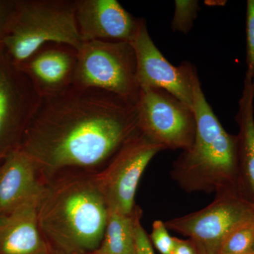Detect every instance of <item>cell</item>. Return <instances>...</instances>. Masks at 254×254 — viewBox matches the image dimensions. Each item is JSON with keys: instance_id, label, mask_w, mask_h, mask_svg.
Returning a JSON list of instances; mask_svg holds the SVG:
<instances>
[{"instance_id": "1", "label": "cell", "mask_w": 254, "mask_h": 254, "mask_svg": "<svg viewBox=\"0 0 254 254\" xmlns=\"http://www.w3.org/2000/svg\"><path fill=\"white\" fill-rule=\"evenodd\" d=\"M140 133L137 103L72 86L41 98L19 148L46 182L66 172H98Z\"/></svg>"}, {"instance_id": "2", "label": "cell", "mask_w": 254, "mask_h": 254, "mask_svg": "<svg viewBox=\"0 0 254 254\" xmlns=\"http://www.w3.org/2000/svg\"><path fill=\"white\" fill-rule=\"evenodd\" d=\"M95 172H66L46 182L38 204L40 230L58 254L93 253L104 235L108 208Z\"/></svg>"}, {"instance_id": "3", "label": "cell", "mask_w": 254, "mask_h": 254, "mask_svg": "<svg viewBox=\"0 0 254 254\" xmlns=\"http://www.w3.org/2000/svg\"><path fill=\"white\" fill-rule=\"evenodd\" d=\"M192 109L196 123L194 142L175 160L172 178L189 193L239 192L237 138L225 131L213 113L198 73L193 78Z\"/></svg>"}, {"instance_id": "4", "label": "cell", "mask_w": 254, "mask_h": 254, "mask_svg": "<svg viewBox=\"0 0 254 254\" xmlns=\"http://www.w3.org/2000/svg\"><path fill=\"white\" fill-rule=\"evenodd\" d=\"M76 21V0H15L3 48L16 66L48 43L79 50L83 44Z\"/></svg>"}, {"instance_id": "5", "label": "cell", "mask_w": 254, "mask_h": 254, "mask_svg": "<svg viewBox=\"0 0 254 254\" xmlns=\"http://www.w3.org/2000/svg\"><path fill=\"white\" fill-rule=\"evenodd\" d=\"M73 86L104 90L137 103L136 58L128 42H83L77 53Z\"/></svg>"}, {"instance_id": "6", "label": "cell", "mask_w": 254, "mask_h": 254, "mask_svg": "<svg viewBox=\"0 0 254 254\" xmlns=\"http://www.w3.org/2000/svg\"><path fill=\"white\" fill-rule=\"evenodd\" d=\"M253 218L252 203L230 190L215 194V200L198 211L164 223L168 230L190 237L197 253L218 254L230 232Z\"/></svg>"}, {"instance_id": "7", "label": "cell", "mask_w": 254, "mask_h": 254, "mask_svg": "<svg viewBox=\"0 0 254 254\" xmlns=\"http://www.w3.org/2000/svg\"><path fill=\"white\" fill-rule=\"evenodd\" d=\"M138 127L147 138L164 149L182 151L194 142V113L171 93L161 88H143L137 102Z\"/></svg>"}, {"instance_id": "8", "label": "cell", "mask_w": 254, "mask_h": 254, "mask_svg": "<svg viewBox=\"0 0 254 254\" xmlns=\"http://www.w3.org/2000/svg\"><path fill=\"white\" fill-rule=\"evenodd\" d=\"M164 150L141 133L95 173L108 210L125 215L133 213L137 187L143 172L155 155Z\"/></svg>"}, {"instance_id": "9", "label": "cell", "mask_w": 254, "mask_h": 254, "mask_svg": "<svg viewBox=\"0 0 254 254\" xmlns=\"http://www.w3.org/2000/svg\"><path fill=\"white\" fill-rule=\"evenodd\" d=\"M39 95L25 73L0 48V162L19 148L39 104Z\"/></svg>"}, {"instance_id": "10", "label": "cell", "mask_w": 254, "mask_h": 254, "mask_svg": "<svg viewBox=\"0 0 254 254\" xmlns=\"http://www.w3.org/2000/svg\"><path fill=\"white\" fill-rule=\"evenodd\" d=\"M131 44L136 54L140 88H161L192 108L193 78L197 73L195 66L189 62L178 66L172 64L155 46L143 18H139Z\"/></svg>"}, {"instance_id": "11", "label": "cell", "mask_w": 254, "mask_h": 254, "mask_svg": "<svg viewBox=\"0 0 254 254\" xmlns=\"http://www.w3.org/2000/svg\"><path fill=\"white\" fill-rule=\"evenodd\" d=\"M139 18L116 0H76V21L83 42H128L136 36Z\"/></svg>"}, {"instance_id": "12", "label": "cell", "mask_w": 254, "mask_h": 254, "mask_svg": "<svg viewBox=\"0 0 254 254\" xmlns=\"http://www.w3.org/2000/svg\"><path fill=\"white\" fill-rule=\"evenodd\" d=\"M77 53L67 45L48 43L17 66L40 98L53 96L73 86Z\"/></svg>"}, {"instance_id": "13", "label": "cell", "mask_w": 254, "mask_h": 254, "mask_svg": "<svg viewBox=\"0 0 254 254\" xmlns=\"http://www.w3.org/2000/svg\"><path fill=\"white\" fill-rule=\"evenodd\" d=\"M46 182L34 160L18 148L0 162V217L41 198Z\"/></svg>"}, {"instance_id": "14", "label": "cell", "mask_w": 254, "mask_h": 254, "mask_svg": "<svg viewBox=\"0 0 254 254\" xmlns=\"http://www.w3.org/2000/svg\"><path fill=\"white\" fill-rule=\"evenodd\" d=\"M39 199L0 217V254H52L38 225Z\"/></svg>"}, {"instance_id": "15", "label": "cell", "mask_w": 254, "mask_h": 254, "mask_svg": "<svg viewBox=\"0 0 254 254\" xmlns=\"http://www.w3.org/2000/svg\"><path fill=\"white\" fill-rule=\"evenodd\" d=\"M254 80L246 76L242 98L239 102L237 122L238 190L245 187L254 203Z\"/></svg>"}, {"instance_id": "16", "label": "cell", "mask_w": 254, "mask_h": 254, "mask_svg": "<svg viewBox=\"0 0 254 254\" xmlns=\"http://www.w3.org/2000/svg\"><path fill=\"white\" fill-rule=\"evenodd\" d=\"M139 208L131 215L108 210L101 243L94 254H135V221Z\"/></svg>"}, {"instance_id": "17", "label": "cell", "mask_w": 254, "mask_h": 254, "mask_svg": "<svg viewBox=\"0 0 254 254\" xmlns=\"http://www.w3.org/2000/svg\"><path fill=\"white\" fill-rule=\"evenodd\" d=\"M254 244V218L232 230L224 241L218 254H252Z\"/></svg>"}, {"instance_id": "18", "label": "cell", "mask_w": 254, "mask_h": 254, "mask_svg": "<svg viewBox=\"0 0 254 254\" xmlns=\"http://www.w3.org/2000/svg\"><path fill=\"white\" fill-rule=\"evenodd\" d=\"M200 9L199 1L197 0H176L171 23L173 31L188 33L193 27Z\"/></svg>"}, {"instance_id": "19", "label": "cell", "mask_w": 254, "mask_h": 254, "mask_svg": "<svg viewBox=\"0 0 254 254\" xmlns=\"http://www.w3.org/2000/svg\"><path fill=\"white\" fill-rule=\"evenodd\" d=\"M247 64L246 76L254 80V0L247 4Z\"/></svg>"}, {"instance_id": "20", "label": "cell", "mask_w": 254, "mask_h": 254, "mask_svg": "<svg viewBox=\"0 0 254 254\" xmlns=\"http://www.w3.org/2000/svg\"><path fill=\"white\" fill-rule=\"evenodd\" d=\"M150 242L161 254H172L174 248V237H170L165 223L161 220L153 222L150 234Z\"/></svg>"}, {"instance_id": "21", "label": "cell", "mask_w": 254, "mask_h": 254, "mask_svg": "<svg viewBox=\"0 0 254 254\" xmlns=\"http://www.w3.org/2000/svg\"><path fill=\"white\" fill-rule=\"evenodd\" d=\"M141 215L139 208L135 221V254H155L150 238L141 225Z\"/></svg>"}, {"instance_id": "22", "label": "cell", "mask_w": 254, "mask_h": 254, "mask_svg": "<svg viewBox=\"0 0 254 254\" xmlns=\"http://www.w3.org/2000/svg\"><path fill=\"white\" fill-rule=\"evenodd\" d=\"M14 7L15 0H0V48L3 46Z\"/></svg>"}, {"instance_id": "23", "label": "cell", "mask_w": 254, "mask_h": 254, "mask_svg": "<svg viewBox=\"0 0 254 254\" xmlns=\"http://www.w3.org/2000/svg\"><path fill=\"white\" fill-rule=\"evenodd\" d=\"M172 254H197V252L190 240L174 237V248Z\"/></svg>"}, {"instance_id": "24", "label": "cell", "mask_w": 254, "mask_h": 254, "mask_svg": "<svg viewBox=\"0 0 254 254\" xmlns=\"http://www.w3.org/2000/svg\"><path fill=\"white\" fill-rule=\"evenodd\" d=\"M252 254H254V244L253 246V248H252Z\"/></svg>"}, {"instance_id": "25", "label": "cell", "mask_w": 254, "mask_h": 254, "mask_svg": "<svg viewBox=\"0 0 254 254\" xmlns=\"http://www.w3.org/2000/svg\"><path fill=\"white\" fill-rule=\"evenodd\" d=\"M252 206H253V208H254V203H252Z\"/></svg>"}, {"instance_id": "26", "label": "cell", "mask_w": 254, "mask_h": 254, "mask_svg": "<svg viewBox=\"0 0 254 254\" xmlns=\"http://www.w3.org/2000/svg\"><path fill=\"white\" fill-rule=\"evenodd\" d=\"M94 254L91 253V254Z\"/></svg>"}, {"instance_id": "27", "label": "cell", "mask_w": 254, "mask_h": 254, "mask_svg": "<svg viewBox=\"0 0 254 254\" xmlns=\"http://www.w3.org/2000/svg\"><path fill=\"white\" fill-rule=\"evenodd\" d=\"M197 254H199L197 253Z\"/></svg>"}]
</instances>
